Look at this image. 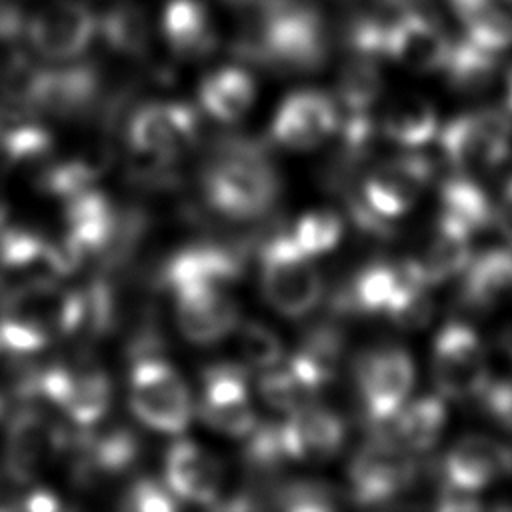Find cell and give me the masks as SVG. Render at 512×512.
Masks as SVG:
<instances>
[{"label":"cell","instance_id":"47","mask_svg":"<svg viewBox=\"0 0 512 512\" xmlns=\"http://www.w3.org/2000/svg\"><path fill=\"white\" fill-rule=\"evenodd\" d=\"M494 222L498 224L506 240L512 244V178L506 182L498 206L494 208Z\"/></svg>","mask_w":512,"mask_h":512},{"label":"cell","instance_id":"33","mask_svg":"<svg viewBox=\"0 0 512 512\" xmlns=\"http://www.w3.org/2000/svg\"><path fill=\"white\" fill-rule=\"evenodd\" d=\"M380 130L388 140L404 148H416L436 136L438 116L428 100L416 94H406L386 106Z\"/></svg>","mask_w":512,"mask_h":512},{"label":"cell","instance_id":"12","mask_svg":"<svg viewBox=\"0 0 512 512\" xmlns=\"http://www.w3.org/2000/svg\"><path fill=\"white\" fill-rule=\"evenodd\" d=\"M32 394H42L80 426H94L110 406V380L94 366H50L32 372Z\"/></svg>","mask_w":512,"mask_h":512},{"label":"cell","instance_id":"26","mask_svg":"<svg viewBox=\"0 0 512 512\" xmlns=\"http://www.w3.org/2000/svg\"><path fill=\"white\" fill-rule=\"evenodd\" d=\"M160 26L168 48L178 58L194 60L208 56L218 44L212 14L202 0H168Z\"/></svg>","mask_w":512,"mask_h":512},{"label":"cell","instance_id":"50","mask_svg":"<svg viewBox=\"0 0 512 512\" xmlns=\"http://www.w3.org/2000/svg\"><path fill=\"white\" fill-rule=\"evenodd\" d=\"M498 344H500L502 352H504L506 356H510V358H512V324H510V326H506V328L500 332V336H498Z\"/></svg>","mask_w":512,"mask_h":512},{"label":"cell","instance_id":"7","mask_svg":"<svg viewBox=\"0 0 512 512\" xmlns=\"http://www.w3.org/2000/svg\"><path fill=\"white\" fill-rule=\"evenodd\" d=\"M354 388L366 422L384 430L406 404L414 386V362L406 350L388 346L362 352L352 366Z\"/></svg>","mask_w":512,"mask_h":512},{"label":"cell","instance_id":"44","mask_svg":"<svg viewBox=\"0 0 512 512\" xmlns=\"http://www.w3.org/2000/svg\"><path fill=\"white\" fill-rule=\"evenodd\" d=\"M126 504L140 512H168L176 508L168 486H162L152 478L136 480L126 494Z\"/></svg>","mask_w":512,"mask_h":512},{"label":"cell","instance_id":"48","mask_svg":"<svg viewBox=\"0 0 512 512\" xmlns=\"http://www.w3.org/2000/svg\"><path fill=\"white\" fill-rule=\"evenodd\" d=\"M26 508L28 510H38V512H44V510H56L58 508V500L46 492V490H38V492H32L26 500Z\"/></svg>","mask_w":512,"mask_h":512},{"label":"cell","instance_id":"49","mask_svg":"<svg viewBox=\"0 0 512 512\" xmlns=\"http://www.w3.org/2000/svg\"><path fill=\"white\" fill-rule=\"evenodd\" d=\"M484 2H490V0H450V4L454 6V10L458 12L460 18H462L464 14H468L470 10H474L476 6L484 4Z\"/></svg>","mask_w":512,"mask_h":512},{"label":"cell","instance_id":"21","mask_svg":"<svg viewBox=\"0 0 512 512\" xmlns=\"http://www.w3.org/2000/svg\"><path fill=\"white\" fill-rule=\"evenodd\" d=\"M118 218L120 216L108 198L98 190L88 188L66 200V236L62 248L66 250L74 268L86 254L102 252L110 246Z\"/></svg>","mask_w":512,"mask_h":512},{"label":"cell","instance_id":"42","mask_svg":"<svg viewBox=\"0 0 512 512\" xmlns=\"http://www.w3.org/2000/svg\"><path fill=\"white\" fill-rule=\"evenodd\" d=\"M274 504L292 512H322L338 506V496L332 486L316 480H294L280 486L274 494Z\"/></svg>","mask_w":512,"mask_h":512},{"label":"cell","instance_id":"27","mask_svg":"<svg viewBox=\"0 0 512 512\" xmlns=\"http://www.w3.org/2000/svg\"><path fill=\"white\" fill-rule=\"evenodd\" d=\"M344 352V334L332 324L314 326L288 360L290 372L314 394L332 382Z\"/></svg>","mask_w":512,"mask_h":512},{"label":"cell","instance_id":"4","mask_svg":"<svg viewBox=\"0 0 512 512\" xmlns=\"http://www.w3.org/2000/svg\"><path fill=\"white\" fill-rule=\"evenodd\" d=\"M260 286L268 304L288 316L312 312L324 294V282L288 232L270 236L260 248Z\"/></svg>","mask_w":512,"mask_h":512},{"label":"cell","instance_id":"43","mask_svg":"<svg viewBox=\"0 0 512 512\" xmlns=\"http://www.w3.org/2000/svg\"><path fill=\"white\" fill-rule=\"evenodd\" d=\"M240 356L246 366L272 368L284 356V346L274 330L260 322H248L240 328Z\"/></svg>","mask_w":512,"mask_h":512},{"label":"cell","instance_id":"13","mask_svg":"<svg viewBox=\"0 0 512 512\" xmlns=\"http://www.w3.org/2000/svg\"><path fill=\"white\" fill-rule=\"evenodd\" d=\"M198 134V114L184 102H150L128 122L132 150L150 162H172Z\"/></svg>","mask_w":512,"mask_h":512},{"label":"cell","instance_id":"9","mask_svg":"<svg viewBox=\"0 0 512 512\" xmlns=\"http://www.w3.org/2000/svg\"><path fill=\"white\" fill-rule=\"evenodd\" d=\"M418 474L414 454L400 446L388 430L364 442L348 464L350 496L364 506L382 504L412 486Z\"/></svg>","mask_w":512,"mask_h":512},{"label":"cell","instance_id":"28","mask_svg":"<svg viewBox=\"0 0 512 512\" xmlns=\"http://www.w3.org/2000/svg\"><path fill=\"white\" fill-rule=\"evenodd\" d=\"M78 448L80 458L76 476L84 482L128 470L140 452L136 434L126 428H108L102 432L84 434Z\"/></svg>","mask_w":512,"mask_h":512},{"label":"cell","instance_id":"36","mask_svg":"<svg viewBox=\"0 0 512 512\" xmlns=\"http://www.w3.org/2000/svg\"><path fill=\"white\" fill-rule=\"evenodd\" d=\"M470 238V234L458 228L436 222L434 238L428 244L424 258L418 260L428 286L442 284L464 272L472 258Z\"/></svg>","mask_w":512,"mask_h":512},{"label":"cell","instance_id":"46","mask_svg":"<svg viewBox=\"0 0 512 512\" xmlns=\"http://www.w3.org/2000/svg\"><path fill=\"white\" fill-rule=\"evenodd\" d=\"M434 506L444 512H466V510L480 508V500H478V492L468 490L458 484H452L448 480H442L440 488L436 492Z\"/></svg>","mask_w":512,"mask_h":512},{"label":"cell","instance_id":"1","mask_svg":"<svg viewBox=\"0 0 512 512\" xmlns=\"http://www.w3.org/2000/svg\"><path fill=\"white\" fill-rule=\"evenodd\" d=\"M242 60L278 72H314L328 56L322 16L304 0H268L234 42Z\"/></svg>","mask_w":512,"mask_h":512},{"label":"cell","instance_id":"30","mask_svg":"<svg viewBox=\"0 0 512 512\" xmlns=\"http://www.w3.org/2000/svg\"><path fill=\"white\" fill-rule=\"evenodd\" d=\"M256 86L252 76L238 66L210 72L198 86L202 108L220 122H238L252 106Z\"/></svg>","mask_w":512,"mask_h":512},{"label":"cell","instance_id":"18","mask_svg":"<svg viewBox=\"0 0 512 512\" xmlns=\"http://www.w3.org/2000/svg\"><path fill=\"white\" fill-rule=\"evenodd\" d=\"M244 272V250L230 244L198 242L172 254L160 282L170 290L180 286H216L230 288Z\"/></svg>","mask_w":512,"mask_h":512},{"label":"cell","instance_id":"14","mask_svg":"<svg viewBox=\"0 0 512 512\" xmlns=\"http://www.w3.org/2000/svg\"><path fill=\"white\" fill-rule=\"evenodd\" d=\"M66 446V436L46 414L36 408L18 410L8 424L4 438V468L14 484L38 478L58 452Z\"/></svg>","mask_w":512,"mask_h":512},{"label":"cell","instance_id":"34","mask_svg":"<svg viewBox=\"0 0 512 512\" xmlns=\"http://www.w3.org/2000/svg\"><path fill=\"white\" fill-rule=\"evenodd\" d=\"M98 36L104 44L122 56L140 58L150 50L152 28L142 6L118 2L98 16Z\"/></svg>","mask_w":512,"mask_h":512},{"label":"cell","instance_id":"5","mask_svg":"<svg viewBox=\"0 0 512 512\" xmlns=\"http://www.w3.org/2000/svg\"><path fill=\"white\" fill-rule=\"evenodd\" d=\"M102 78L94 64L66 62L50 68H28L10 94L30 112L72 118L88 112L100 96Z\"/></svg>","mask_w":512,"mask_h":512},{"label":"cell","instance_id":"16","mask_svg":"<svg viewBox=\"0 0 512 512\" xmlns=\"http://www.w3.org/2000/svg\"><path fill=\"white\" fill-rule=\"evenodd\" d=\"M202 382L200 418L222 434L246 438L258 422L248 398L244 368L214 364L204 370Z\"/></svg>","mask_w":512,"mask_h":512},{"label":"cell","instance_id":"22","mask_svg":"<svg viewBox=\"0 0 512 512\" xmlns=\"http://www.w3.org/2000/svg\"><path fill=\"white\" fill-rule=\"evenodd\" d=\"M280 438L288 460L318 464L338 454L346 428L336 412L310 404L280 424Z\"/></svg>","mask_w":512,"mask_h":512},{"label":"cell","instance_id":"37","mask_svg":"<svg viewBox=\"0 0 512 512\" xmlns=\"http://www.w3.org/2000/svg\"><path fill=\"white\" fill-rule=\"evenodd\" d=\"M496 52H490L470 38L450 46L442 66L450 86L458 92H480L490 86L496 74Z\"/></svg>","mask_w":512,"mask_h":512},{"label":"cell","instance_id":"8","mask_svg":"<svg viewBox=\"0 0 512 512\" xmlns=\"http://www.w3.org/2000/svg\"><path fill=\"white\" fill-rule=\"evenodd\" d=\"M440 148L462 174L502 164L512 148V112L486 108L452 118L440 130Z\"/></svg>","mask_w":512,"mask_h":512},{"label":"cell","instance_id":"19","mask_svg":"<svg viewBox=\"0 0 512 512\" xmlns=\"http://www.w3.org/2000/svg\"><path fill=\"white\" fill-rule=\"evenodd\" d=\"M452 42L424 14L404 12L386 24L384 56L414 72L442 70Z\"/></svg>","mask_w":512,"mask_h":512},{"label":"cell","instance_id":"41","mask_svg":"<svg viewBox=\"0 0 512 512\" xmlns=\"http://www.w3.org/2000/svg\"><path fill=\"white\" fill-rule=\"evenodd\" d=\"M52 148L48 130L36 124H22L0 136V152L6 166H28L46 158Z\"/></svg>","mask_w":512,"mask_h":512},{"label":"cell","instance_id":"45","mask_svg":"<svg viewBox=\"0 0 512 512\" xmlns=\"http://www.w3.org/2000/svg\"><path fill=\"white\" fill-rule=\"evenodd\" d=\"M484 412L504 430L512 432V382H488L478 394Z\"/></svg>","mask_w":512,"mask_h":512},{"label":"cell","instance_id":"31","mask_svg":"<svg viewBox=\"0 0 512 512\" xmlns=\"http://www.w3.org/2000/svg\"><path fill=\"white\" fill-rule=\"evenodd\" d=\"M446 420L448 414L442 396H420L404 404L386 428L400 446L412 454H420L436 446Z\"/></svg>","mask_w":512,"mask_h":512},{"label":"cell","instance_id":"32","mask_svg":"<svg viewBox=\"0 0 512 512\" xmlns=\"http://www.w3.org/2000/svg\"><path fill=\"white\" fill-rule=\"evenodd\" d=\"M396 288V264L372 262L358 270L332 298L338 314L384 312Z\"/></svg>","mask_w":512,"mask_h":512},{"label":"cell","instance_id":"11","mask_svg":"<svg viewBox=\"0 0 512 512\" xmlns=\"http://www.w3.org/2000/svg\"><path fill=\"white\" fill-rule=\"evenodd\" d=\"M98 36V16L86 2L56 0L26 18V44L48 60L68 62Z\"/></svg>","mask_w":512,"mask_h":512},{"label":"cell","instance_id":"35","mask_svg":"<svg viewBox=\"0 0 512 512\" xmlns=\"http://www.w3.org/2000/svg\"><path fill=\"white\" fill-rule=\"evenodd\" d=\"M336 90L344 112H370L384 90V76L378 58L352 52L338 74Z\"/></svg>","mask_w":512,"mask_h":512},{"label":"cell","instance_id":"29","mask_svg":"<svg viewBox=\"0 0 512 512\" xmlns=\"http://www.w3.org/2000/svg\"><path fill=\"white\" fill-rule=\"evenodd\" d=\"M438 222L472 236L494 222L492 200L470 174L458 172L440 186Z\"/></svg>","mask_w":512,"mask_h":512},{"label":"cell","instance_id":"20","mask_svg":"<svg viewBox=\"0 0 512 512\" xmlns=\"http://www.w3.org/2000/svg\"><path fill=\"white\" fill-rule=\"evenodd\" d=\"M176 320L182 334L196 344H212L224 338L238 320V310L228 288L180 286L172 290Z\"/></svg>","mask_w":512,"mask_h":512},{"label":"cell","instance_id":"6","mask_svg":"<svg viewBox=\"0 0 512 512\" xmlns=\"http://www.w3.org/2000/svg\"><path fill=\"white\" fill-rule=\"evenodd\" d=\"M128 402L152 430L178 434L192 418L190 392L180 374L158 354H138L130 370Z\"/></svg>","mask_w":512,"mask_h":512},{"label":"cell","instance_id":"10","mask_svg":"<svg viewBox=\"0 0 512 512\" xmlns=\"http://www.w3.org/2000/svg\"><path fill=\"white\" fill-rule=\"evenodd\" d=\"M432 376L442 398H478L490 382L480 336L464 322H448L434 338Z\"/></svg>","mask_w":512,"mask_h":512},{"label":"cell","instance_id":"51","mask_svg":"<svg viewBox=\"0 0 512 512\" xmlns=\"http://www.w3.org/2000/svg\"><path fill=\"white\" fill-rule=\"evenodd\" d=\"M506 108L512 112V70L508 72V78H506Z\"/></svg>","mask_w":512,"mask_h":512},{"label":"cell","instance_id":"39","mask_svg":"<svg viewBox=\"0 0 512 512\" xmlns=\"http://www.w3.org/2000/svg\"><path fill=\"white\" fill-rule=\"evenodd\" d=\"M344 232L342 218L332 210L306 212L290 232L296 246L306 256H320L338 246Z\"/></svg>","mask_w":512,"mask_h":512},{"label":"cell","instance_id":"3","mask_svg":"<svg viewBox=\"0 0 512 512\" xmlns=\"http://www.w3.org/2000/svg\"><path fill=\"white\" fill-rule=\"evenodd\" d=\"M80 314V292L54 280L26 282L0 304V350L36 352L60 336H72Z\"/></svg>","mask_w":512,"mask_h":512},{"label":"cell","instance_id":"40","mask_svg":"<svg viewBox=\"0 0 512 512\" xmlns=\"http://www.w3.org/2000/svg\"><path fill=\"white\" fill-rule=\"evenodd\" d=\"M262 400L278 410L292 414L300 408H306L312 404V398L316 396L312 390H308L292 372L288 366L284 368H266V374L260 378L258 384Z\"/></svg>","mask_w":512,"mask_h":512},{"label":"cell","instance_id":"23","mask_svg":"<svg viewBox=\"0 0 512 512\" xmlns=\"http://www.w3.org/2000/svg\"><path fill=\"white\" fill-rule=\"evenodd\" d=\"M512 474V450L488 436L460 438L442 460V480L480 492Z\"/></svg>","mask_w":512,"mask_h":512},{"label":"cell","instance_id":"17","mask_svg":"<svg viewBox=\"0 0 512 512\" xmlns=\"http://www.w3.org/2000/svg\"><path fill=\"white\" fill-rule=\"evenodd\" d=\"M334 100L318 90H298L282 100L272 120V138L290 150H312L338 128Z\"/></svg>","mask_w":512,"mask_h":512},{"label":"cell","instance_id":"25","mask_svg":"<svg viewBox=\"0 0 512 512\" xmlns=\"http://www.w3.org/2000/svg\"><path fill=\"white\" fill-rule=\"evenodd\" d=\"M512 302V250L492 248L470 258L462 272L460 304L488 312Z\"/></svg>","mask_w":512,"mask_h":512},{"label":"cell","instance_id":"15","mask_svg":"<svg viewBox=\"0 0 512 512\" xmlns=\"http://www.w3.org/2000/svg\"><path fill=\"white\" fill-rule=\"evenodd\" d=\"M432 174L434 168L426 156L402 154L376 166L358 190L376 214L394 220L416 204Z\"/></svg>","mask_w":512,"mask_h":512},{"label":"cell","instance_id":"38","mask_svg":"<svg viewBox=\"0 0 512 512\" xmlns=\"http://www.w3.org/2000/svg\"><path fill=\"white\" fill-rule=\"evenodd\" d=\"M468 36L478 46L500 52L512 46V10L500 0H490L462 16Z\"/></svg>","mask_w":512,"mask_h":512},{"label":"cell","instance_id":"24","mask_svg":"<svg viewBox=\"0 0 512 512\" xmlns=\"http://www.w3.org/2000/svg\"><path fill=\"white\" fill-rule=\"evenodd\" d=\"M164 478L174 496L210 504L220 496L224 472L210 452L190 440H178L166 452Z\"/></svg>","mask_w":512,"mask_h":512},{"label":"cell","instance_id":"2","mask_svg":"<svg viewBox=\"0 0 512 512\" xmlns=\"http://www.w3.org/2000/svg\"><path fill=\"white\" fill-rule=\"evenodd\" d=\"M202 194L218 214L252 220L274 206L280 196V178L260 144L232 140L206 164Z\"/></svg>","mask_w":512,"mask_h":512}]
</instances>
